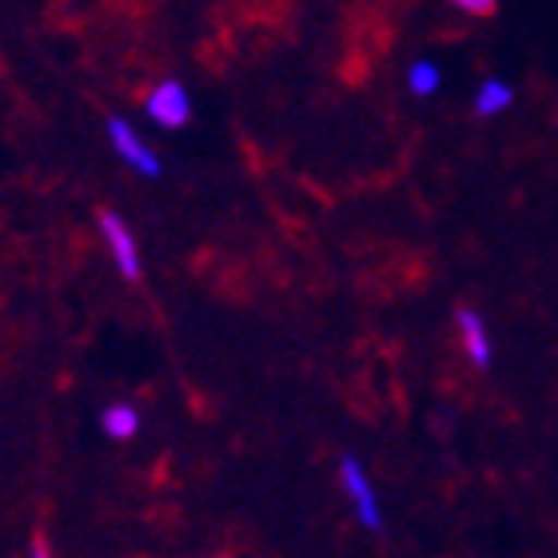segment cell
<instances>
[{
	"label": "cell",
	"mask_w": 558,
	"mask_h": 558,
	"mask_svg": "<svg viewBox=\"0 0 558 558\" xmlns=\"http://www.w3.org/2000/svg\"><path fill=\"white\" fill-rule=\"evenodd\" d=\"M339 483H343V490H348L351 511H355L360 526H367V531H384V507H379L375 483H372V475L363 471V463L355 459V454H343V459H339Z\"/></svg>",
	"instance_id": "1"
},
{
	"label": "cell",
	"mask_w": 558,
	"mask_h": 558,
	"mask_svg": "<svg viewBox=\"0 0 558 558\" xmlns=\"http://www.w3.org/2000/svg\"><path fill=\"white\" fill-rule=\"evenodd\" d=\"M108 140H112V148H117V156L129 168H136L140 175H148V180H156V175L163 172V163L160 156L144 144V140L136 136V129H132L129 120H120V117H108Z\"/></svg>",
	"instance_id": "2"
},
{
	"label": "cell",
	"mask_w": 558,
	"mask_h": 558,
	"mask_svg": "<svg viewBox=\"0 0 558 558\" xmlns=\"http://www.w3.org/2000/svg\"><path fill=\"white\" fill-rule=\"evenodd\" d=\"M100 232H105L108 247H112V259L124 279H140V247L132 240L129 223L120 220L117 211H100Z\"/></svg>",
	"instance_id": "5"
},
{
	"label": "cell",
	"mask_w": 558,
	"mask_h": 558,
	"mask_svg": "<svg viewBox=\"0 0 558 558\" xmlns=\"http://www.w3.org/2000/svg\"><path fill=\"white\" fill-rule=\"evenodd\" d=\"M451 4L471 12V16H495V12H499V0H451Z\"/></svg>",
	"instance_id": "9"
},
{
	"label": "cell",
	"mask_w": 558,
	"mask_h": 558,
	"mask_svg": "<svg viewBox=\"0 0 558 558\" xmlns=\"http://www.w3.org/2000/svg\"><path fill=\"white\" fill-rule=\"evenodd\" d=\"M514 105V88L499 76H490V81L478 84L475 93V117L478 120H490V117H502L507 108Z\"/></svg>",
	"instance_id": "6"
},
{
	"label": "cell",
	"mask_w": 558,
	"mask_h": 558,
	"mask_svg": "<svg viewBox=\"0 0 558 558\" xmlns=\"http://www.w3.org/2000/svg\"><path fill=\"white\" fill-rule=\"evenodd\" d=\"M454 327H459V343H463L466 360L475 363L478 372H490L495 363V343H490V327L475 307H454Z\"/></svg>",
	"instance_id": "3"
},
{
	"label": "cell",
	"mask_w": 558,
	"mask_h": 558,
	"mask_svg": "<svg viewBox=\"0 0 558 558\" xmlns=\"http://www.w3.org/2000/svg\"><path fill=\"white\" fill-rule=\"evenodd\" d=\"M148 117L160 124V129H184L192 120V100H187V88L180 81H163L148 93Z\"/></svg>",
	"instance_id": "4"
},
{
	"label": "cell",
	"mask_w": 558,
	"mask_h": 558,
	"mask_svg": "<svg viewBox=\"0 0 558 558\" xmlns=\"http://www.w3.org/2000/svg\"><path fill=\"white\" fill-rule=\"evenodd\" d=\"M28 558H52V550H48V538L45 535L33 538V547H28Z\"/></svg>",
	"instance_id": "10"
},
{
	"label": "cell",
	"mask_w": 558,
	"mask_h": 558,
	"mask_svg": "<svg viewBox=\"0 0 558 558\" xmlns=\"http://www.w3.org/2000/svg\"><path fill=\"white\" fill-rule=\"evenodd\" d=\"M100 430H105L108 439H136V430H140L136 408H129V403H108V408L100 411Z\"/></svg>",
	"instance_id": "7"
},
{
	"label": "cell",
	"mask_w": 558,
	"mask_h": 558,
	"mask_svg": "<svg viewBox=\"0 0 558 558\" xmlns=\"http://www.w3.org/2000/svg\"><path fill=\"white\" fill-rule=\"evenodd\" d=\"M439 84H442V72H439V64H430V60H415V64L408 69L411 96H435L439 93Z\"/></svg>",
	"instance_id": "8"
}]
</instances>
